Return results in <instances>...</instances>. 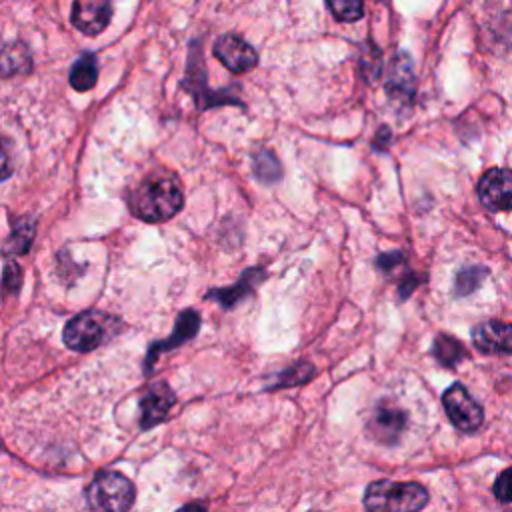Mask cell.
<instances>
[{
  "label": "cell",
  "instance_id": "obj_1",
  "mask_svg": "<svg viewBox=\"0 0 512 512\" xmlns=\"http://www.w3.org/2000/svg\"><path fill=\"white\" fill-rule=\"evenodd\" d=\"M130 210L144 222H164L184 204L182 188L170 174H150L128 198Z\"/></svg>",
  "mask_w": 512,
  "mask_h": 512
},
{
  "label": "cell",
  "instance_id": "obj_2",
  "mask_svg": "<svg viewBox=\"0 0 512 512\" xmlns=\"http://www.w3.org/2000/svg\"><path fill=\"white\" fill-rule=\"evenodd\" d=\"M428 502V492L418 482L378 480L366 488L368 512H418Z\"/></svg>",
  "mask_w": 512,
  "mask_h": 512
},
{
  "label": "cell",
  "instance_id": "obj_3",
  "mask_svg": "<svg viewBox=\"0 0 512 512\" xmlns=\"http://www.w3.org/2000/svg\"><path fill=\"white\" fill-rule=\"evenodd\" d=\"M134 484L120 472L104 470L88 486L86 498L94 512H128L134 502Z\"/></svg>",
  "mask_w": 512,
  "mask_h": 512
},
{
  "label": "cell",
  "instance_id": "obj_4",
  "mask_svg": "<svg viewBox=\"0 0 512 512\" xmlns=\"http://www.w3.org/2000/svg\"><path fill=\"white\" fill-rule=\"evenodd\" d=\"M114 318L98 310H86L76 314L64 326V342L76 352H90L100 346L112 332Z\"/></svg>",
  "mask_w": 512,
  "mask_h": 512
},
{
  "label": "cell",
  "instance_id": "obj_5",
  "mask_svg": "<svg viewBox=\"0 0 512 512\" xmlns=\"http://www.w3.org/2000/svg\"><path fill=\"white\" fill-rule=\"evenodd\" d=\"M442 404L450 422L462 432H474L484 420L482 406L468 394V390L460 382H454L450 388L444 390Z\"/></svg>",
  "mask_w": 512,
  "mask_h": 512
},
{
  "label": "cell",
  "instance_id": "obj_6",
  "mask_svg": "<svg viewBox=\"0 0 512 512\" xmlns=\"http://www.w3.org/2000/svg\"><path fill=\"white\" fill-rule=\"evenodd\" d=\"M478 198L492 212L512 210V170L490 168L478 182Z\"/></svg>",
  "mask_w": 512,
  "mask_h": 512
},
{
  "label": "cell",
  "instance_id": "obj_7",
  "mask_svg": "<svg viewBox=\"0 0 512 512\" xmlns=\"http://www.w3.org/2000/svg\"><path fill=\"white\" fill-rule=\"evenodd\" d=\"M214 56L234 74L252 70L258 64L256 50L236 34H224L214 44Z\"/></svg>",
  "mask_w": 512,
  "mask_h": 512
},
{
  "label": "cell",
  "instance_id": "obj_8",
  "mask_svg": "<svg viewBox=\"0 0 512 512\" xmlns=\"http://www.w3.org/2000/svg\"><path fill=\"white\" fill-rule=\"evenodd\" d=\"M472 342L484 354H512V324L486 320L472 328Z\"/></svg>",
  "mask_w": 512,
  "mask_h": 512
},
{
  "label": "cell",
  "instance_id": "obj_9",
  "mask_svg": "<svg viewBox=\"0 0 512 512\" xmlns=\"http://www.w3.org/2000/svg\"><path fill=\"white\" fill-rule=\"evenodd\" d=\"M112 16V4L108 0H78L72 6V24L88 34H100Z\"/></svg>",
  "mask_w": 512,
  "mask_h": 512
},
{
  "label": "cell",
  "instance_id": "obj_10",
  "mask_svg": "<svg viewBox=\"0 0 512 512\" xmlns=\"http://www.w3.org/2000/svg\"><path fill=\"white\" fill-rule=\"evenodd\" d=\"M416 90V78L412 72V62L410 56L404 52H398L388 68L386 76V92L392 100L408 104L414 96Z\"/></svg>",
  "mask_w": 512,
  "mask_h": 512
},
{
  "label": "cell",
  "instance_id": "obj_11",
  "mask_svg": "<svg viewBox=\"0 0 512 512\" xmlns=\"http://www.w3.org/2000/svg\"><path fill=\"white\" fill-rule=\"evenodd\" d=\"M174 404V392L164 382L150 384L140 400V426L152 428L162 422Z\"/></svg>",
  "mask_w": 512,
  "mask_h": 512
},
{
  "label": "cell",
  "instance_id": "obj_12",
  "mask_svg": "<svg viewBox=\"0 0 512 512\" xmlns=\"http://www.w3.org/2000/svg\"><path fill=\"white\" fill-rule=\"evenodd\" d=\"M404 426H406L404 412L390 404H380L368 422L370 434L382 444H394L400 438Z\"/></svg>",
  "mask_w": 512,
  "mask_h": 512
},
{
  "label": "cell",
  "instance_id": "obj_13",
  "mask_svg": "<svg viewBox=\"0 0 512 512\" xmlns=\"http://www.w3.org/2000/svg\"><path fill=\"white\" fill-rule=\"evenodd\" d=\"M198 326H200V316L196 310H184L178 320H176V326H174V332L170 334L168 340H162V342H156L150 346V352H148V360H146V366L150 370L154 358L160 354V352H166V350H172L180 344H184L186 340H190L196 332H198Z\"/></svg>",
  "mask_w": 512,
  "mask_h": 512
},
{
  "label": "cell",
  "instance_id": "obj_14",
  "mask_svg": "<svg viewBox=\"0 0 512 512\" xmlns=\"http://www.w3.org/2000/svg\"><path fill=\"white\" fill-rule=\"evenodd\" d=\"M32 68V54L28 46L20 40H8L0 44V76H20L30 72Z\"/></svg>",
  "mask_w": 512,
  "mask_h": 512
},
{
  "label": "cell",
  "instance_id": "obj_15",
  "mask_svg": "<svg viewBox=\"0 0 512 512\" xmlns=\"http://www.w3.org/2000/svg\"><path fill=\"white\" fill-rule=\"evenodd\" d=\"M264 278V272L260 268H250L242 274V278L234 284V286H228V288H218V290H210L206 294V298H214L220 302V306L224 308H232L236 306L244 296H248L254 286Z\"/></svg>",
  "mask_w": 512,
  "mask_h": 512
},
{
  "label": "cell",
  "instance_id": "obj_16",
  "mask_svg": "<svg viewBox=\"0 0 512 512\" xmlns=\"http://www.w3.org/2000/svg\"><path fill=\"white\" fill-rule=\"evenodd\" d=\"M96 78H98V66H96V56L86 52L82 54L72 70H70V84L74 90H80V92H86L90 90L94 84H96Z\"/></svg>",
  "mask_w": 512,
  "mask_h": 512
},
{
  "label": "cell",
  "instance_id": "obj_17",
  "mask_svg": "<svg viewBox=\"0 0 512 512\" xmlns=\"http://www.w3.org/2000/svg\"><path fill=\"white\" fill-rule=\"evenodd\" d=\"M432 354H434V358H436L442 366H446V368L456 366L460 360L466 358L464 346H462L458 340L450 338L448 334L436 336V340H434V344H432Z\"/></svg>",
  "mask_w": 512,
  "mask_h": 512
},
{
  "label": "cell",
  "instance_id": "obj_18",
  "mask_svg": "<svg viewBox=\"0 0 512 512\" xmlns=\"http://www.w3.org/2000/svg\"><path fill=\"white\" fill-rule=\"evenodd\" d=\"M488 270L484 266H464L458 270L456 280H454V294L456 296H466L472 290L480 286V282L486 278Z\"/></svg>",
  "mask_w": 512,
  "mask_h": 512
},
{
  "label": "cell",
  "instance_id": "obj_19",
  "mask_svg": "<svg viewBox=\"0 0 512 512\" xmlns=\"http://www.w3.org/2000/svg\"><path fill=\"white\" fill-rule=\"evenodd\" d=\"M254 174L262 180V182H276L282 174V168L278 164V160L274 158L272 152L268 150H260L254 156Z\"/></svg>",
  "mask_w": 512,
  "mask_h": 512
},
{
  "label": "cell",
  "instance_id": "obj_20",
  "mask_svg": "<svg viewBox=\"0 0 512 512\" xmlns=\"http://www.w3.org/2000/svg\"><path fill=\"white\" fill-rule=\"evenodd\" d=\"M326 8L334 14L336 20H344V22H354L362 18V12H364L362 2H356V0H328Z\"/></svg>",
  "mask_w": 512,
  "mask_h": 512
},
{
  "label": "cell",
  "instance_id": "obj_21",
  "mask_svg": "<svg viewBox=\"0 0 512 512\" xmlns=\"http://www.w3.org/2000/svg\"><path fill=\"white\" fill-rule=\"evenodd\" d=\"M32 236H34V224L32 222H18L12 230V236H10V250L16 252V254H22L28 250L30 242H32Z\"/></svg>",
  "mask_w": 512,
  "mask_h": 512
},
{
  "label": "cell",
  "instance_id": "obj_22",
  "mask_svg": "<svg viewBox=\"0 0 512 512\" xmlns=\"http://www.w3.org/2000/svg\"><path fill=\"white\" fill-rule=\"evenodd\" d=\"M312 374H314V366H310V364H296V366H290V368L278 378V386L302 384V382H306Z\"/></svg>",
  "mask_w": 512,
  "mask_h": 512
},
{
  "label": "cell",
  "instance_id": "obj_23",
  "mask_svg": "<svg viewBox=\"0 0 512 512\" xmlns=\"http://www.w3.org/2000/svg\"><path fill=\"white\" fill-rule=\"evenodd\" d=\"M20 282H22V270L20 266L14 262V260H6L4 264V280H2V288L8 292V290H18L20 288Z\"/></svg>",
  "mask_w": 512,
  "mask_h": 512
},
{
  "label": "cell",
  "instance_id": "obj_24",
  "mask_svg": "<svg viewBox=\"0 0 512 512\" xmlns=\"http://www.w3.org/2000/svg\"><path fill=\"white\" fill-rule=\"evenodd\" d=\"M494 494L502 502H512V468H506L494 482Z\"/></svg>",
  "mask_w": 512,
  "mask_h": 512
},
{
  "label": "cell",
  "instance_id": "obj_25",
  "mask_svg": "<svg viewBox=\"0 0 512 512\" xmlns=\"http://www.w3.org/2000/svg\"><path fill=\"white\" fill-rule=\"evenodd\" d=\"M360 62H362L360 70L364 72L366 78H374L380 74V52L374 46H370V58L362 56Z\"/></svg>",
  "mask_w": 512,
  "mask_h": 512
},
{
  "label": "cell",
  "instance_id": "obj_26",
  "mask_svg": "<svg viewBox=\"0 0 512 512\" xmlns=\"http://www.w3.org/2000/svg\"><path fill=\"white\" fill-rule=\"evenodd\" d=\"M10 174H12V162H10V156L0 140V180H6Z\"/></svg>",
  "mask_w": 512,
  "mask_h": 512
},
{
  "label": "cell",
  "instance_id": "obj_27",
  "mask_svg": "<svg viewBox=\"0 0 512 512\" xmlns=\"http://www.w3.org/2000/svg\"><path fill=\"white\" fill-rule=\"evenodd\" d=\"M176 512H208V510H206V506H204V504H200V502H192V504H186V506L178 508Z\"/></svg>",
  "mask_w": 512,
  "mask_h": 512
}]
</instances>
